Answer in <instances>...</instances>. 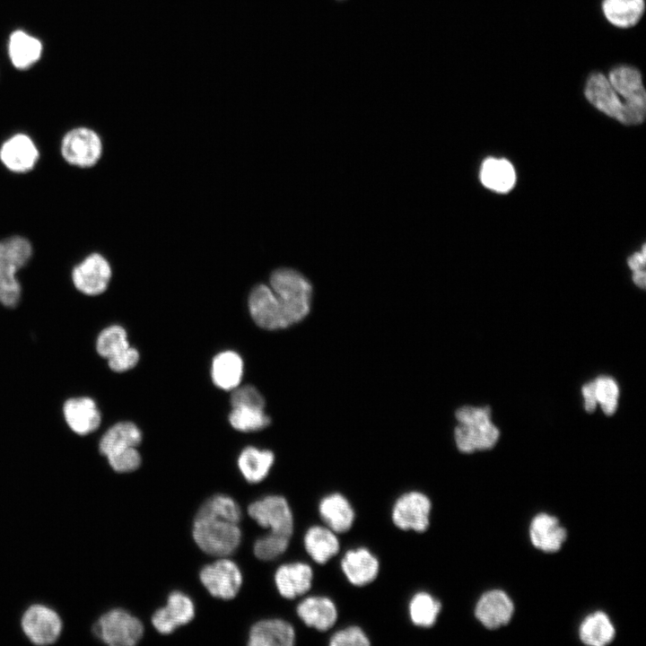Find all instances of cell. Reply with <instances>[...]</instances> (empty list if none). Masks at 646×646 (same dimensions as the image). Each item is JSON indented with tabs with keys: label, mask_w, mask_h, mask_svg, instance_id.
I'll return each mask as SVG.
<instances>
[{
	"label": "cell",
	"mask_w": 646,
	"mask_h": 646,
	"mask_svg": "<svg viewBox=\"0 0 646 646\" xmlns=\"http://www.w3.org/2000/svg\"><path fill=\"white\" fill-rule=\"evenodd\" d=\"M239 524L222 516L197 511L192 536L203 552L224 557L234 553L240 544L242 534Z\"/></svg>",
	"instance_id": "1"
},
{
	"label": "cell",
	"mask_w": 646,
	"mask_h": 646,
	"mask_svg": "<svg viewBox=\"0 0 646 646\" xmlns=\"http://www.w3.org/2000/svg\"><path fill=\"white\" fill-rule=\"evenodd\" d=\"M269 283L290 327L308 316L310 310L312 285L306 277L294 269L282 267L271 274Z\"/></svg>",
	"instance_id": "2"
},
{
	"label": "cell",
	"mask_w": 646,
	"mask_h": 646,
	"mask_svg": "<svg viewBox=\"0 0 646 646\" xmlns=\"http://www.w3.org/2000/svg\"><path fill=\"white\" fill-rule=\"evenodd\" d=\"M607 80L624 125L642 124L646 115V92L641 73L633 67L621 65L610 71Z\"/></svg>",
	"instance_id": "3"
},
{
	"label": "cell",
	"mask_w": 646,
	"mask_h": 646,
	"mask_svg": "<svg viewBox=\"0 0 646 646\" xmlns=\"http://www.w3.org/2000/svg\"><path fill=\"white\" fill-rule=\"evenodd\" d=\"M97 638L111 646H132L144 635V624L130 612L122 609H111L99 617L93 625Z\"/></svg>",
	"instance_id": "4"
},
{
	"label": "cell",
	"mask_w": 646,
	"mask_h": 646,
	"mask_svg": "<svg viewBox=\"0 0 646 646\" xmlns=\"http://www.w3.org/2000/svg\"><path fill=\"white\" fill-rule=\"evenodd\" d=\"M102 151L100 136L88 127L71 129L63 136L60 144L63 159L78 168L94 166L100 161Z\"/></svg>",
	"instance_id": "5"
},
{
	"label": "cell",
	"mask_w": 646,
	"mask_h": 646,
	"mask_svg": "<svg viewBox=\"0 0 646 646\" xmlns=\"http://www.w3.org/2000/svg\"><path fill=\"white\" fill-rule=\"evenodd\" d=\"M248 514L269 531L292 537L293 515L287 500L276 494L264 496L248 506Z\"/></svg>",
	"instance_id": "6"
},
{
	"label": "cell",
	"mask_w": 646,
	"mask_h": 646,
	"mask_svg": "<svg viewBox=\"0 0 646 646\" xmlns=\"http://www.w3.org/2000/svg\"><path fill=\"white\" fill-rule=\"evenodd\" d=\"M199 579L214 598L229 600L235 598L242 585V573L238 564L227 558L205 565Z\"/></svg>",
	"instance_id": "7"
},
{
	"label": "cell",
	"mask_w": 646,
	"mask_h": 646,
	"mask_svg": "<svg viewBox=\"0 0 646 646\" xmlns=\"http://www.w3.org/2000/svg\"><path fill=\"white\" fill-rule=\"evenodd\" d=\"M432 502L422 492L410 491L401 494L394 502L391 519L401 530L424 532L430 525Z\"/></svg>",
	"instance_id": "8"
},
{
	"label": "cell",
	"mask_w": 646,
	"mask_h": 646,
	"mask_svg": "<svg viewBox=\"0 0 646 646\" xmlns=\"http://www.w3.org/2000/svg\"><path fill=\"white\" fill-rule=\"evenodd\" d=\"M71 276L73 284L78 292L84 295L96 296L107 290L112 276V269L105 257L94 252L75 265Z\"/></svg>",
	"instance_id": "9"
},
{
	"label": "cell",
	"mask_w": 646,
	"mask_h": 646,
	"mask_svg": "<svg viewBox=\"0 0 646 646\" xmlns=\"http://www.w3.org/2000/svg\"><path fill=\"white\" fill-rule=\"evenodd\" d=\"M249 310L255 323L267 330L289 327L283 308L271 289L266 284L255 286L249 296Z\"/></svg>",
	"instance_id": "10"
},
{
	"label": "cell",
	"mask_w": 646,
	"mask_h": 646,
	"mask_svg": "<svg viewBox=\"0 0 646 646\" xmlns=\"http://www.w3.org/2000/svg\"><path fill=\"white\" fill-rule=\"evenodd\" d=\"M22 628L27 638L37 645L55 642L62 630V621L56 611L40 604L31 606L22 617Z\"/></svg>",
	"instance_id": "11"
},
{
	"label": "cell",
	"mask_w": 646,
	"mask_h": 646,
	"mask_svg": "<svg viewBox=\"0 0 646 646\" xmlns=\"http://www.w3.org/2000/svg\"><path fill=\"white\" fill-rule=\"evenodd\" d=\"M194 616L195 605L191 598L179 590H174L169 594L166 606L153 614L152 624L160 633L169 634L188 624Z\"/></svg>",
	"instance_id": "12"
},
{
	"label": "cell",
	"mask_w": 646,
	"mask_h": 646,
	"mask_svg": "<svg viewBox=\"0 0 646 646\" xmlns=\"http://www.w3.org/2000/svg\"><path fill=\"white\" fill-rule=\"evenodd\" d=\"M39 158V149L27 135L16 134L0 147V161L9 170L24 173L31 170Z\"/></svg>",
	"instance_id": "13"
},
{
	"label": "cell",
	"mask_w": 646,
	"mask_h": 646,
	"mask_svg": "<svg viewBox=\"0 0 646 646\" xmlns=\"http://www.w3.org/2000/svg\"><path fill=\"white\" fill-rule=\"evenodd\" d=\"M514 612L511 598L501 589L484 592L475 607L476 619L487 629H497L506 625Z\"/></svg>",
	"instance_id": "14"
},
{
	"label": "cell",
	"mask_w": 646,
	"mask_h": 646,
	"mask_svg": "<svg viewBox=\"0 0 646 646\" xmlns=\"http://www.w3.org/2000/svg\"><path fill=\"white\" fill-rule=\"evenodd\" d=\"M62 411L67 426L78 435L92 433L100 425V412L95 401L89 397L68 398L65 401Z\"/></svg>",
	"instance_id": "15"
},
{
	"label": "cell",
	"mask_w": 646,
	"mask_h": 646,
	"mask_svg": "<svg viewBox=\"0 0 646 646\" xmlns=\"http://www.w3.org/2000/svg\"><path fill=\"white\" fill-rule=\"evenodd\" d=\"M340 566L346 580L356 587L372 582L380 572L378 558L363 546L348 550L341 559Z\"/></svg>",
	"instance_id": "16"
},
{
	"label": "cell",
	"mask_w": 646,
	"mask_h": 646,
	"mask_svg": "<svg viewBox=\"0 0 646 646\" xmlns=\"http://www.w3.org/2000/svg\"><path fill=\"white\" fill-rule=\"evenodd\" d=\"M274 580L279 594L284 598L293 599L310 589L313 571L305 563H288L276 569Z\"/></svg>",
	"instance_id": "17"
},
{
	"label": "cell",
	"mask_w": 646,
	"mask_h": 646,
	"mask_svg": "<svg viewBox=\"0 0 646 646\" xmlns=\"http://www.w3.org/2000/svg\"><path fill=\"white\" fill-rule=\"evenodd\" d=\"M529 537L537 549L545 553H555L565 542L567 531L556 517L539 513L530 522Z\"/></svg>",
	"instance_id": "18"
},
{
	"label": "cell",
	"mask_w": 646,
	"mask_h": 646,
	"mask_svg": "<svg viewBox=\"0 0 646 646\" xmlns=\"http://www.w3.org/2000/svg\"><path fill=\"white\" fill-rule=\"evenodd\" d=\"M295 642V630L280 618L263 619L255 623L249 633V646H292Z\"/></svg>",
	"instance_id": "19"
},
{
	"label": "cell",
	"mask_w": 646,
	"mask_h": 646,
	"mask_svg": "<svg viewBox=\"0 0 646 646\" xmlns=\"http://www.w3.org/2000/svg\"><path fill=\"white\" fill-rule=\"evenodd\" d=\"M296 613L307 626L320 632L332 628L338 615L334 601L324 596L305 598L297 605Z\"/></svg>",
	"instance_id": "20"
},
{
	"label": "cell",
	"mask_w": 646,
	"mask_h": 646,
	"mask_svg": "<svg viewBox=\"0 0 646 646\" xmlns=\"http://www.w3.org/2000/svg\"><path fill=\"white\" fill-rule=\"evenodd\" d=\"M319 513L326 526L336 534L347 532L355 519L352 504L339 493L324 496L319 503Z\"/></svg>",
	"instance_id": "21"
},
{
	"label": "cell",
	"mask_w": 646,
	"mask_h": 646,
	"mask_svg": "<svg viewBox=\"0 0 646 646\" xmlns=\"http://www.w3.org/2000/svg\"><path fill=\"white\" fill-rule=\"evenodd\" d=\"M454 437L458 449L470 453L492 448L498 440L499 432L490 422L484 424L459 423L455 428Z\"/></svg>",
	"instance_id": "22"
},
{
	"label": "cell",
	"mask_w": 646,
	"mask_h": 646,
	"mask_svg": "<svg viewBox=\"0 0 646 646\" xmlns=\"http://www.w3.org/2000/svg\"><path fill=\"white\" fill-rule=\"evenodd\" d=\"M304 548L310 557L319 564H324L337 554L340 543L336 533L327 526H311L303 537Z\"/></svg>",
	"instance_id": "23"
},
{
	"label": "cell",
	"mask_w": 646,
	"mask_h": 646,
	"mask_svg": "<svg viewBox=\"0 0 646 646\" xmlns=\"http://www.w3.org/2000/svg\"><path fill=\"white\" fill-rule=\"evenodd\" d=\"M275 462L271 450H260L253 446L246 447L238 457V467L245 480L257 484L268 475Z\"/></svg>",
	"instance_id": "24"
},
{
	"label": "cell",
	"mask_w": 646,
	"mask_h": 646,
	"mask_svg": "<svg viewBox=\"0 0 646 646\" xmlns=\"http://www.w3.org/2000/svg\"><path fill=\"white\" fill-rule=\"evenodd\" d=\"M212 380L220 388L232 390L241 381L243 362L241 357L233 351L218 354L212 362Z\"/></svg>",
	"instance_id": "25"
},
{
	"label": "cell",
	"mask_w": 646,
	"mask_h": 646,
	"mask_svg": "<svg viewBox=\"0 0 646 646\" xmlns=\"http://www.w3.org/2000/svg\"><path fill=\"white\" fill-rule=\"evenodd\" d=\"M615 636V629L609 616L603 611L588 615L581 623L579 637L589 646H605Z\"/></svg>",
	"instance_id": "26"
},
{
	"label": "cell",
	"mask_w": 646,
	"mask_h": 646,
	"mask_svg": "<svg viewBox=\"0 0 646 646\" xmlns=\"http://www.w3.org/2000/svg\"><path fill=\"white\" fill-rule=\"evenodd\" d=\"M480 180L489 189L506 193L513 188L516 174L513 166L507 160L489 158L482 164Z\"/></svg>",
	"instance_id": "27"
},
{
	"label": "cell",
	"mask_w": 646,
	"mask_h": 646,
	"mask_svg": "<svg viewBox=\"0 0 646 646\" xmlns=\"http://www.w3.org/2000/svg\"><path fill=\"white\" fill-rule=\"evenodd\" d=\"M142 441L140 429L131 422H120L109 428L100 438L99 450L103 456L127 447H137Z\"/></svg>",
	"instance_id": "28"
},
{
	"label": "cell",
	"mask_w": 646,
	"mask_h": 646,
	"mask_svg": "<svg viewBox=\"0 0 646 646\" xmlns=\"http://www.w3.org/2000/svg\"><path fill=\"white\" fill-rule=\"evenodd\" d=\"M33 249L30 240L22 236H12L0 240V268L17 274L27 265Z\"/></svg>",
	"instance_id": "29"
},
{
	"label": "cell",
	"mask_w": 646,
	"mask_h": 646,
	"mask_svg": "<svg viewBox=\"0 0 646 646\" xmlns=\"http://www.w3.org/2000/svg\"><path fill=\"white\" fill-rule=\"evenodd\" d=\"M39 40L22 31H14L9 40V56L13 65L26 69L33 65L41 55Z\"/></svg>",
	"instance_id": "30"
},
{
	"label": "cell",
	"mask_w": 646,
	"mask_h": 646,
	"mask_svg": "<svg viewBox=\"0 0 646 646\" xmlns=\"http://www.w3.org/2000/svg\"><path fill=\"white\" fill-rule=\"evenodd\" d=\"M602 9L606 18L620 28L636 24L644 12V0H604Z\"/></svg>",
	"instance_id": "31"
},
{
	"label": "cell",
	"mask_w": 646,
	"mask_h": 646,
	"mask_svg": "<svg viewBox=\"0 0 646 646\" xmlns=\"http://www.w3.org/2000/svg\"><path fill=\"white\" fill-rule=\"evenodd\" d=\"M441 603L426 591H419L413 595L408 603V615L413 624L429 628L436 623Z\"/></svg>",
	"instance_id": "32"
},
{
	"label": "cell",
	"mask_w": 646,
	"mask_h": 646,
	"mask_svg": "<svg viewBox=\"0 0 646 646\" xmlns=\"http://www.w3.org/2000/svg\"><path fill=\"white\" fill-rule=\"evenodd\" d=\"M129 343L124 327L111 325L102 329L96 339L98 354L107 360L116 356L127 348Z\"/></svg>",
	"instance_id": "33"
},
{
	"label": "cell",
	"mask_w": 646,
	"mask_h": 646,
	"mask_svg": "<svg viewBox=\"0 0 646 646\" xmlns=\"http://www.w3.org/2000/svg\"><path fill=\"white\" fill-rule=\"evenodd\" d=\"M229 421L234 429L240 432L260 431L271 423L265 409L255 407H232Z\"/></svg>",
	"instance_id": "34"
},
{
	"label": "cell",
	"mask_w": 646,
	"mask_h": 646,
	"mask_svg": "<svg viewBox=\"0 0 646 646\" xmlns=\"http://www.w3.org/2000/svg\"><path fill=\"white\" fill-rule=\"evenodd\" d=\"M290 538L288 536L270 531L255 541L253 553L259 560H274L286 551Z\"/></svg>",
	"instance_id": "35"
},
{
	"label": "cell",
	"mask_w": 646,
	"mask_h": 646,
	"mask_svg": "<svg viewBox=\"0 0 646 646\" xmlns=\"http://www.w3.org/2000/svg\"><path fill=\"white\" fill-rule=\"evenodd\" d=\"M197 511L222 516L237 523L241 519L239 504L231 496L225 494H214L209 497Z\"/></svg>",
	"instance_id": "36"
},
{
	"label": "cell",
	"mask_w": 646,
	"mask_h": 646,
	"mask_svg": "<svg viewBox=\"0 0 646 646\" xmlns=\"http://www.w3.org/2000/svg\"><path fill=\"white\" fill-rule=\"evenodd\" d=\"M22 285L15 273L0 268V304L13 308L21 300Z\"/></svg>",
	"instance_id": "37"
},
{
	"label": "cell",
	"mask_w": 646,
	"mask_h": 646,
	"mask_svg": "<svg viewBox=\"0 0 646 646\" xmlns=\"http://www.w3.org/2000/svg\"><path fill=\"white\" fill-rule=\"evenodd\" d=\"M109 466L119 473H127L136 470L142 462L141 455L136 447H127L113 451L106 456Z\"/></svg>",
	"instance_id": "38"
},
{
	"label": "cell",
	"mask_w": 646,
	"mask_h": 646,
	"mask_svg": "<svg viewBox=\"0 0 646 646\" xmlns=\"http://www.w3.org/2000/svg\"><path fill=\"white\" fill-rule=\"evenodd\" d=\"M597 401L607 415H612L617 405L618 388L610 379L602 377L595 380Z\"/></svg>",
	"instance_id": "39"
},
{
	"label": "cell",
	"mask_w": 646,
	"mask_h": 646,
	"mask_svg": "<svg viewBox=\"0 0 646 646\" xmlns=\"http://www.w3.org/2000/svg\"><path fill=\"white\" fill-rule=\"evenodd\" d=\"M232 407H255L265 409L266 401L261 393L251 385L236 387L231 390Z\"/></svg>",
	"instance_id": "40"
},
{
	"label": "cell",
	"mask_w": 646,
	"mask_h": 646,
	"mask_svg": "<svg viewBox=\"0 0 646 646\" xmlns=\"http://www.w3.org/2000/svg\"><path fill=\"white\" fill-rule=\"evenodd\" d=\"M370 639L357 625H350L336 632L329 640L331 646H368Z\"/></svg>",
	"instance_id": "41"
},
{
	"label": "cell",
	"mask_w": 646,
	"mask_h": 646,
	"mask_svg": "<svg viewBox=\"0 0 646 646\" xmlns=\"http://www.w3.org/2000/svg\"><path fill=\"white\" fill-rule=\"evenodd\" d=\"M139 361V353L129 346L120 354L108 360L109 367L115 372H124L134 368Z\"/></svg>",
	"instance_id": "42"
},
{
	"label": "cell",
	"mask_w": 646,
	"mask_h": 646,
	"mask_svg": "<svg viewBox=\"0 0 646 646\" xmlns=\"http://www.w3.org/2000/svg\"><path fill=\"white\" fill-rule=\"evenodd\" d=\"M646 261L645 245L642 247V250L633 254L628 259L629 267L633 273L644 271Z\"/></svg>",
	"instance_id": "43"
},
{
	"label": "cell",
	"mask_w": 646,
	"mask_h": 646,
	"mask_svg": "<svg viewBox=\"0 0 646 646\" xmlns=\"http://www.w3.org/2000/svg\"><path fill=\"white\" fill-rule=\"evenodd\" d=\"M582 392L585 398V408L588 412H592L598 402L595 381L586 384L582 388Z\"/></svg>",
	"instance_id": "44"
},
{
	"label": "cell",
	"mask_w": 646,
	"mask_h": 646,
	"mask_svg": "<svg viewBox=\"0 0 646 646\" xmlns=\"http://www.w3.org/2000/svg\"><path fill=\"white\" fill-rule=\"evenodd\" d=\"M633 282L639 287H641V288L645 287V280H646L645 271L633 273Z\"/></svg>",
	"instance_id": "45"
}]
</instances>
